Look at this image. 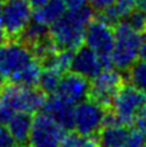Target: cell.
I'll list each match as a JSON object with an SVG mask.
<instances>
[{"instance_id":"1","label":"cell","mask_w":146,"mask_h":147,"mask_svg":"<svg viewBox=\"0 0 146 147\" xmlns=\"http://www.w3.org/2000/svg\"><path fill=\"white\" fill-rule=\"evenodd\" d=\"M41 68L40 60L23 41L12 39L0 45V73L10 83L35 86Z\"/></svg>"},{"instance_id":"2","label":"cell","mask_w":146,"mask_h":147,"mask_svg":"<svg viewBox=\"0 0 146 147\" xmlns=\"http://www.w3.org/2000/svg\"><path fill=\"white\" fill-rule=\"evenodd\" d=\"M93 9L89 4L79 9L67 10L49 27V36L57 49L74 51L84 43L87 24L93 18Z\"/></svg>"},{"instance_id":"3","label":"cell","mask_w":146,"mask_h":147,"mask_svg":"<svg viewBox=\"0 0 146 147\" xmlns=\"http://www.w3.org/2000/svg\"><path fill=\"white\" fill-rule=\"evenodd\" d=\"M113 49L111 55L112 66L119 72L128 71L140 59L141 33L121 21L113 29Z\"/></svg>"},{"instance_id":"4","label":"cell","mask_w":146,"mask_h":147,"mask_svg":"<svg viewBox=\"0 0 146 147\" xmlns=\"http://www.w3.org/2000/svg\"><path fill=\"white\" fill-rule=\"evenodd\" d=\"M97 134V147H143L146 140L143 131L119 123L112 113L106 114L105 123Z\"/></svg>"},{"instance_id":"5","label":"cell","mask_w":146,"mask_h":147,"mask_svg":"<svg viewBox=\"0 0 146 147\" xmlns=\"http://www.w3.org/2000/svg\"><path fill=\"white\" fill-rule=\"evenodd\" d=\"M0 100L12 113L23 112L32 114L41 111L45 101V94L34 89V86L10 83L0 89Z\"/></svg>"},{"instance_id":"6","label":"cell","mask_w":146,"mask_h":147,"mask_svg":"<svg viewBox=\"0 0 146 147\" xmlns=\"http://www.w3.org/2000/svg\"><path fill=\"white\" fill-rule=\"evenodd\" d=\"M146 102V95L133 84H122L111 101L112 114L119 123L130 125L135 122Z\"/></svg>"},{"instance_id":"7","label":"cell","mask_w":146,"mask_h":147,"mask_svg":"<svg viewBox=\"0 0 146 147\" xmlns=\"http://www.w3.org/2000/svg\"><path fill=\"white\" fill-rule=\"evenodd\" d=\"M113 28L101 18H91L87 24L84 33V43L88 48L96 52L101 59L105 68L112 67L111 55L113 49Z\"/></svg>"},{"instance_id":"8","label":"cell","mask_w":146,"mask_h":147,"mask_svg":"<svg viewBox=\"0 0 146 147\" xmlns=\"http://www.w3.org/2000/svg\"><path fill=\"white\" fill-rule=\"evenodd\" d=\"M105 106L93 98H85L77 103L73 112V129L83 135L94 136L102 128L106 119Z\"/></svg>"},{"instance_id":"9","label":"cell","mask_w":146,"mask_h":147,"mask_svg":"<svg viewBox=\"0 0 146 147\" xmlns=\"http://www.w3.org/2000/svg\"><path fill=\"white\" fill-rule=\"evenodd\" d=\"M66 130L49 114L40 111L33 118L28 136V147H61Z\"/></svg>"},{"instance_id":"10","label":"cell","mask_w":146,"mask_h":147,"mask_svg":"<svg viewBox=\"0 0 146 147\" xmlns=\"http://www.w3.org/2000/svg\"><path fill=\"white\" fill-rule=\"evenodd\" d=\"M32 6L28 0H3L1 18L6 38H20L32 20Z\"/></svg>"},{"instance_id":"11","label":"cell","mask_w":146,"mask_h":147,"mask_svg":"<svg viewBox=\"0 0 146 147\" xmlns=\"http://www.w3.org/2000/svg\"><path fill=\"white\" fill-rule=\"evenodd\" d=\"M91 80L89 96L103 106L111 103L113 96L123 84L121 72L118 69H113L112 67L103 68Z\"/></svg>"},{"instance_id":"12","label":"cell","mask_w":146,"mask_h":147,"mask_svg":"<svg viewBox=\"0 0 146 147\" xmlns=\"http://www.w3.org/2000/svg\"><path fill=\"white\" fill-rule=\"evenodd\" d=\"M90 92V83L85 77L77 74L74 72L64 73L55 95L62 98L67 103L76 106L83 100L88 98Z\"/></svg>"},{"instance_id":"13","label":"cell","mask_w":146,"mask_h":147,"mask_svg":"<svg viewBox=\"0 0 146 147\" xmlns=\"http://www.w3.org/2000/svg\"><path fill=\"white\" fill-rule=\"evenodd\" d=\"M105 66H103L101 59L96 52H94L88 46H79L73 51L71 71L79 76L85 77L87 79H93L100 73Z\"/></svg>"},{"instance_id":"14","label":"cell","mask_w":146,"mask_h":147,"mask_svg":"<svg viewBox=\"0 0 146 147\" xmlns=\"http://www.w3.org/2000/svg\"><path fill=\"white\" fill-rule=\"evenodd\" d=\"M41 111L45 112L46 114H49L65 130L73 129V112H74V106L67 103L57 95H55V94L45 97Z\"/></svg>"},{"instance_id":"15","label":"cell","mask_w":146,"mask_h":147,"mask_svg":"<svg viewBox=\"0 0 146 147\" xmlns=\"http://www.w3.org/2000/svg\"><path fill=\"white\" fill-rule=\"evenodd\" d=\"M32 122L33 118L30 117L29 113L14 112L10 115V118L5 123V125H6L14 142L20 145H24L27 142L30 128H32Z\"/></svg>"},{"instance_id":"16","label":"cell","mask_w":146,"mask_h":147,"mask_svg":"<svg viewBox=\"0 0 146 147\" xmlns=\"http://www.w3.org/2000/svg\"><path fill=\"white\" fill-rule=\"evenodd\" d=\"M66 11L67 7L64 0H49L43 6L35 9V11L32 15V18L45 24L46 27H50Z\"/></svg>"},{"instance_id":"17","label":"cell","mask_w":146,"mask_h":147,"mask_svg":"<svg viewBox=\"0 0 146 147\" xmlns=\"http://www.w3.org/2000/svg\"><path fill=\"white\" fill-rule=\"evenodd\" d=\"M64 73H61L60 71L55 69L53 67L49 66H44V68H41L38 84L39 90L43 91L46 95H53L56 92V89L59 86L61 77Z\"/></svg>"},{"instance_id":"18","label":"cell","mask_w":146,"mask_h":147,"mask_svg":"<svg viewBox=\"0 0 146 147\" xmlns=\"http://www.w3.org/2000/svg\"><path fill=\"white\" fill-rule=\"evenodd\" d=\"M48 36H49V27H46L45 24L32 18L27 24V27L21 33L20 38H21V41H23L24 44H27L28 46L29 45L33 46L36 43L48 38Z\"/></svg>"},{"instance_id":"19","label":"cell","mask_w":146,"mask_h":147,"mask_svg":"<svg viewBox=\"0 0 146 147\" xmlns=\"http://www.w3.org/2000/svg\"><path fill=\"white\" fill-rule=\"evenodd\" d=\"M73 51L65 49H56L53 54L43 60L44 66L53 67L55 69L60 71L61 73H66L71 71V62H72Z\"/></svg>"},{"instance_id":"20","label":"cell","mask_w":146,"mask_h":147,"mask_svg":"<svg viewBox=\"0 0 146 147\" xmlns=\"http://www.w3.org/2000/svg\"><path fill=\"white\" fill-rule=\"evenodd\" d=\"M128 71L130 84L146 95V60H138Z\"/></svg>"},{"instance_id":"21","label":"cell","mask_w":146,"mask_h":147,"mask_svg":"<svg viewBox=\"0 0 146 147\" xmlns=\"http://www.w3.org/2000/svg\"><path fill=\"white\" fill-rule=\"evenodd\" d=\"M61 147H97V142L94 136L83 135L74 131V133L65 134Z\"/></svg>"},{"instance_id":"22","label":"cell","mask_w":146,"mask_h":147,"mask_svg":"<svg viewBox=\"0 0 146 147\" xmlns=\"http://www.w3.org/2000/svg\"><path fill=\"white\" fill-rule=\"evenodd\" d=\"M123 21L127 22L130 27H133L135 30L141 33L146 28V12L141 11V10L134 9Z\"/></svg>"},{"instance_id":"23","label":"cell","mask_w":146,"mask_h":147,"mask_svg":"<svg viewBox=\"0 0 146 147\" xmlns=\"http://www.w3.org/2000/svg\"><path fill=\"white\" fill-rule=\"evenodd\" d=\"M114 3H116V0H88V4L90 5L93 11H96V12L103 11V10H106Z\"/></svg>"},{"instance_id":"24","label":"cell","mask_w":146,"mask_h":147,"mask_svg":"<svg viewBox=\"0 0 146 147\" xmlns=\"http://www.w3.org/2000/svg\"><path fill=\"white\" fill-rule=\"evenodd\" d=\"M134 123H135V128H138L140 131H143V133L146 135V102L143 106L141 111L139 112Z\"/></svg>"},{"instance_id":"25","label":"cell","mask_w":146,"mask_h":147,"mask_svg":"<svg viewBox=\"0 0 146 147\" xmlns=\"http://www.w3.org/2000/svg\"><path fill=\"white\" fill-rule=\"evenodd\" d=\"M11 142H14V140L9 133L6 125L0 124V147H5Z\"/></svg>"},{"instance_id":"26","label":"cell","mask_w":146,"mask_h":147,"mask_svg":"<svg viewBox=\"0 0 146 147\" xmlns=\"http://www.w3.org/2000/svg\"><path fill=\"white\" fill-rule=\"evenodd\" d=\"M66 4L67 10H74V9H79L82 6L88 4V0H64Z\"/></svg>"},{"instance_id":"27","label":"cell","mask_w":146,"mask_h":147,"mask_svg":"<svg viewBox=\"0 0 146 147\" xmlns=\"http://www.w3.org/2000/svg\"><path fill=\"white\" fill-rule=\"evenodd\" d=\"M12 114V112L9 108L4 106V103L0 100V124H5L7 122V119L10 118V115Z\"/></svg>"},{"instance_id":"28","label":"cell","mask_w":146,"mask_h":147,"mask_svg":"<svg viewBox=\"0 0 146 147\" xmlns=\"http://www.w3.org/2000/svg\"><path fill=\"white\" fill-rule=\"evenodd\" d=\"M140 59L146 60V28L141 35V48H140Z\"/></svg>"},{"instance_id":"29","label":"cell","mask_w":146,"mask_h":147,"mask_svg":"<svg viewBox=\"0 0 146 147\" xmlns=\"http://www.w3.org/2000/svg\"><path fill=\"white\" fill-rule=\"evenodd\" d=\"M1 9H3V0H0V44L4 43V40L6 39V34L3 27V18H1Z\"/></svg>"},{"instance_id":"30","label":"cell","mask_w":146,"mask_h":147,"mask_svg":"<svg viewBox=\"0 0 146 147\" xmlns=\"http://www.w3.org/2000/svg\"><path fill=\"white\" fill-rule=\"evenodd\" d=\"M135 9L146 12V0H135Z\"/></svg>"},{"instance_id":"31","label":"cell","mask_w":146,"mask_h":147,"mask_svg":"<svg viewBox=\"0 0 146 147\" xmlns=\"http://www.w3.org/2000/svg\"><path fill=\"white\" fill-rule=\"evenodd\" d=\"M5 147H21V145L16 144V142H11V144H9L7 146H5Z\"/></svg>"},{"instance_id":"32","label":"cell","mask_w":146,"mask_h":147,"mask_svg":"<svg viewBox=\"0 0 146 147\" xmlns=\"http://www.w3.org/2000/svg\"><path fill=\"white\" fill-rule=\"evenodd\" d=\"M3 83H4V77L1 76V73H0V86L3 85Z\"/></svg>"},{"instance_id":"33","label":"cell","mask_w":146,"mask_h":147,"mask_svg":"<svg viewBox=\"0 0 146 147\" xmlns=\"http://www.w3.org/2000/svg\"><path fill=\"white\" fill-rule=\"evenodd\" d=\"M143 147H146V140H145V142H144V145H143Z\"/></svg>"}]
</instances>
